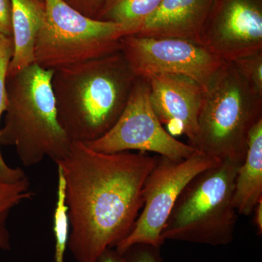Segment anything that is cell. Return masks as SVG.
<instances>
[{"mask_svg":"<svg viewBox=\"0 0 262 262\" xmlns=\"http://www.w3.org/2000/svg\"><path fill=\"white\" fill-rule=\"evenodd\" d=\"M158 160L147 153H103L72 142L56 165L64 177L68 248L76 261L96 262L128 235L142 208L144 183Z\"/></svg>","mask_w":262,"mask_h":262,"instance_id":"cell-1","label":"cell"},{"mask_svg":"<svg viewBox=\"0 0 262 262\" xmlns=\"http://www.w3.org/2000/svg\"><path fill=\"white\" fill-rule=\"evenodd\" d=\"M138 77L121 52L55 71L58 122L72 142L105 135L126 106Z\"/></svg>","mask_w":262,"mask_h":262,"instance_id":"cell-2","label":"cell"},{"mask_svg":"<svg viewBox=\"0 0 262 262\" xmlns=\"http://www.w3.org/2000/svg\"><path fill=\"white\" fill-rule=\"evenodd\" d=\"M53 72L33 63L6 77L7 107L0 144L13 146L26 167L46 158L56 163L70 151L72 141L57 117Z\"/></svg>","mask_w":262,"mask_h":262,"instance_id":"cell-3","label":"cell"},{"mask_svg":"<svg viewBox=\"0 0 262 262\" xmlns=\"http://www.w3.org/2000/svg\"><path fill=\"white\" fill-rule=\"evenodd\" d=\"M262 119V97L246 83L232 62H225L204 90L198 132L191 146L220 160L242 163L248 136Z\"/></svg>","mask_w":262,"mask_h":262,"instance_id":"cell-4","label":"cell"},{"mask_svg":"<svg viewBox=\"0 0 262 262\" xmlns=\"http://www.w3.org/2000/svg\"><path fill=\"white\" fill-rule=\"evenodd\" d=\"M241 163L220 161L198 174L179 195L162 232L165 241L222 246L233 241L234 181Z\"/></svg>","mask_w":262,"mask_h":262,"instance_id":"cell-5","label":"cell"},{"mask_svg":"<svg viewBox=\"0 0 262 262\" xmlns=\"http://www.w3.org/2000/svg\"><path fill=\"white\" fill-rule=\"evenodd\" d=\"M45 18L35 48L34 63L55 71L120 51L130 31L118 24L89 18L65 0H43Z\"/></svg>","mask_w":262,"mask_h":262,"instance_id":"cell-6","label":"cell"},{"mask_svg":"<svg viewBox=\"0 0 262 262\" xmlns=\"http://www.w3.org/2000/svg\"><path fill=\"white\" fill-rule=\"evenodd\" d=\"M194 150L186 159L173 160L158 156L143 188V206L132 230L115 249L124 253L135 244L161 247L162 232L177 200L196 176L220 163Z\"/></svg>","mask_w":262,"mask_h":262,"instance_id":"cell-7","label":"cell"},{"mask_svg":"<svg viewBox=\"0 0 262 262\" xmlns=\"http://www.w3.org/2000/svg\"><path fill=\"white\" fill-rule=\"evenodd\" d=\"M103 153L139 151L173 160L189 158L194 149L170 135L153 111L145 79L138 77L126 106L114 126L96 140L84 143Z\"/></svg>","mask_w":262,"mask_h":262,"instance_id":"cell-8","label":"cell"},{"mask_svg":"<svg viewBox=\"0 0 262 262\" xmlns=\"http://www.w3.org/2000/svg\"><path fill=\"white\" fill-rule=\"evenodd\" d=\"M120 51L137 77L186 76L204 90L225 63L199 43L180 38L128 35L122 39Z\"/></svg>","mask_w":262,"mask_h":262,"instance_id":"cell-9","label":"cell"},{"mask_svg":"<svg viewBox=\"0 0 262 262\" xmlns=\"http://www.w3.org/2000/svg\"><path fill=\"white\" fill-rule=\"evenodd\" d=\"M198 42L225 62L262 51V0H214Z\"/></svg>","mask_w":262,"mask_h":262,"instance_id":"cell-10","label":"cell"},{"mask_svg":"<svg viewBox=\"0 0 262 262\" xmlns=\"http://www.w3.org/2000/svg\"><path fill=\"white\" fill-rule=\"evenodd\" d=\"M145 79L150 103L160 123L175 136L184 135L191 145L198 132L204 89L186 76L158 74Z\"/></svg>","mask_w":262,"mask_h":262,"instance_id":"cell-11","label":"cell"},{"mask_svg":"<svg viewBox=\"0 0 262 262\" xmlns=\"http://www.w3.org/2000/svg\"><path fill=\"white\" fill-rule=\"evenodd\" d=\"M213 1L163 0L159 8L133 35L180 38L198 42Z\"/></svg>","mask_w":262,"mask_h":262,"instance_id":"cell-12","label":"cell"},{"mask_svg":"<svg viewBox=\"0 0 262 262\" xmlns=\"http://www.w3.org/2000/svg\"><path fill=\"white\" fill-rule=\"evenodd\" d=\"M13 53L7 77L34 63V48L45 18L44 2L11 0Z\"/></svg>","mask_w":262,"mask_h":262,"instance_id":"cell-13","label":"cell"},{"mask_svg":"<svg viewBox=\"0 0 262 262\" xmlns=\"http://www.w3.org/2000/svg\"><path fill=\"white\" fill-rule=\"evenodd\" d=\"M262 200V119L251 129L247 150L234 181L233 203L238 214L249 216Z\"/></svg>","mask_w":262,"mask_h":262,"instance_id":"cell-14","label":"cell"},{"mask_svg":"<svg viewBox=\"0 0 262 262\" xmlns=\"http://www.w3.org/2000/svg\"><path fill=\"white\" fill-rule=\"evenodd\" d=\"M163 0H113L98 20L120 24L131 35L159 8Z\"/></svg>","mask_w":262,"mask_h":262,"instance_id":"cell-15","label":"cell"},{"mask_svg":"<svg viewBox=\"0 0 262 262\" xmlns=\"http://www.w3.org/2000/svg\"><path fill=\"white\" fill-rule=\"evenodd\" d=\"M33 195L27 177L14 183L0 180V250L9 251L11 247L8 229L10 213L24 201L32 199Z\"/></svg>","mask_w":262,"mask_h":262,"instance_id":"cell-16","label":"cell"},{"mask_svg":"<svg viewBox=\"0 0 262 262\" xmlns=\"http://www.w3.org/2000/svg\"><path fill=\"white\" fill-rule=\"evenodd\" d=\"M13 43L12 37H5L0 34V121L7 107V71L13 56ZM26 177L25 173L21 169L11 168L6 163L0 149V180L5 182L14 183L22 180Z\"/></svg>","mask_w":262,"mask_h":262,"instance_id":"cell-17","label":"cell"},{"mask_svg":"<svg viewBox=\"0 0 262 262\" xmlns=\"http://www.w3.org/2000/svg\"><path fill=\"white\" fill-rule=\"evenodd\" d=\"M57 172V200L53 216V233L55 237L54 261L65 262V253L68 247L70 236V220L68 208L66 203L64 177L59 167H58Z\"/></svg>","mask_w":262,"mask_h":262,"instance_id":"cell-18","label":"cell"},{"mask_svg":"<svg viewBox=\"0 0 262 262\" xmlns=\"http://www.w3.org/2000/svg\"><path fill=\"white\" fill-rule=\"evenodd\" d=\"M232 63L251 89L262 97V51Z\"/></svg>","mask_w":262,"mask_h":262,"instance_id":"cell-19","label":"cell"},{"mask_svg":"<svg viewBox=\"0 0 262 262\" xmlns=\"http://www.w3.org/2000/svg\"><path fill=\"white\" fill-rule=\"evenodd\" d=\"M125 262H163L161 247L149 244H135L122 253Z\"/></svg>","mask_w":262,"mask_h":262,"instance_id":"cell-20","label":"cell"},{"mask_svg":"<svg viewBox=\"0 0 262 262\" xmlns=\"http://www.w3.org/2000/svg\"><path fill=\"white\" fill-rule=\"evenodd\" d=\"M113 0H66L69 5L89 18L98 19Z\"/></svg>","mask_w":262,"mask_h":262,"instance_id":"cell-21","label":"cell"},{"mask_svg":"<svg viewBox=\"0 0 262 262\" xmlns=\"http://www.w3.org/2000/svg\"><path fill=\"white\" fill-rule=\"evenodd\" d=\"M0 34L12 37L11 0H0Z\"/></svg>","mask_w":262,"mask_h":262,"instance_id":"cell-22","label":"cell"},{"mask_svg":"<svg viewBox=\"0 0 262 262\" xmlns=\"http://www.w3.org/2000/svg\"><path fill=\"white\" fill-rule=\"evenodd\" d=\"M96 262H125V258L115 248H108L99 255Z\"/></svg>","mask_w":262,"mask_h":262,"instance_id":"cell-23","label":"cell"},{"mask_svg":"<svg viewBox=\"0 0 262 262\" xmlns=\"http://www.w3.org/2000/svg\"><path fill=\"white\" fill-rule=\"evenodd\" d=\"M253 224L256 227L258 235L262 234V200L257 203L253 209Z\"/></svg>","mask_w":262,"mask_h":262,"instance_id":"cell-24","label":"cell"},{"mask_svg":"<svg viewBox=\"0 0 262 262\" xmlns=\"http://www.w3.org/2000/svg\"><path fill=\"white\" fill-rule=\"evenodd\" d=\"M40 1H42L43 2V0H40Z\"/></svg>","mask_w":262,"mask_h":262,"instance_id":"cell-25","label":"cell"}]
</instances>
